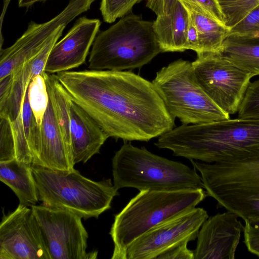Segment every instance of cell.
Wrapping results in <instances>:
<instances>
[{"label":"cell","mask_w":259,"mask_h":259,"mask_svg":"<svg viewBox=\"0 0 259 259\" xmlns=\"http://www.w3.org/2000/svg\"><path fill=\"white\" fill-rule=\"evenodd\" d=\"M22 116L25 137L32 155V163L39 147L40 127L31 109L28 96V89L23 101Z\"/></svg>","instance_id":"25"},{"label":"cell","mask_w":259,"mask_h":259,"mask_svg":"<svg viewBox=\"0 0 259 259\" xmlns=\"http://www.w3.org/2000/svg\"><path fill=\"white\" fill-rule=\"evenodd\" d=\"M0 180L13 191L19 204L31 206L39 200L32 164L21 162L16 159L0 161Z\"/></svg>","instance_id":"19"},{"label":"cell","mask_w":259,"mask_h":259,"mask_svg":"<svg viewBox=\"0 0 259 259\" xmlns=\"http://www.w3.org/2000/svg\"><path fill=\"white\" fill-rule=\"evenodd\" d=\"M227 210L203 223L197 235L194 259H234L244 226Z\"/></svg>","instance_id":"14"},{"label":"cell","mask_w":259,"mask_h":259,"mask_svg":"<svg viewBox=\"0 0 259 259\" xmlns=\"http://www.w3.org/2000/svg\"><path fill=\"white\" fill-rule=\"evenodd\" d=\"M162 50L153 22L130 13L97 35L88 61L89 69L124 71L140 68Z\"/></svg>","instance_id":"5"},{"label":"cell","mask_w":259,"mask_h":259,"mask_svg":"<svg viewBox=\"0 0 259 259\" xmlns=\"http://www.w3.org/2000/svg\"><path fill=\"white\" fill-rule=\"evenodd\" d=\"M0 259H51L32 210L19 204L0 225Z\"/></svg>","instance_id":"13"},{"label":"cell","mask_w":259,"mask_h":259,"mask_svg":"<svg viewBox=\"0 0 259 259\" xmlns=\"http://www.w3.org/2000/svg\"><path fill=\"white\" fill-rule=\"evenodd\" d=\"M155 145L175 156L206 163L258 157L259 118L182 124L159 136Z\"/></svg>","instance_id":"2"},{"label":"cell","mask_w":259,"mask_h":259,"mask_svg":"<svg viewBox=\"0 0 259 259\" xmlns=\"http://www.w3.org/2000/svg\"><path fill=\"white\" fill-rule=\"evenodd\" d=\"M203 189L140 191L114 217L112 259H125L128 246L156 226L187 212L207 196Z\"/></svg>","instance_id":"3"},{"label":"cell","mask_w":259,"mask_h":259,"mask_svg":"<svg viewBox=\"0 0 259 259\" xmlns=\"http://www.w3.org/2000/svg\"><path fill=\"white\" fill-rule=\"evenodd\" d=\"M152 82L170 115L182 124H201L230 118L200 86L189 61L179 59L163 67Z\"/></svg>","instance_id":"8"},{"label":"cell","mask_w":259,"mask_h":259,"mask_svg":"<svg viewBox=\"0 0 259 259\" xmlns=\"http://www.w3.org/2000/svg\"><path fill=\"white\" fill-rule=\"evenodd\" d=\"M189 19V12L180 0L177 1L169 14L157 16L153 27L162 52L188 50Z\"/></svg>","instance_id":"18"},{"label":"cell","mask_w":259,"mask_h":259,"mask_svg":"<svg viewBox=\"0 0 259 259\" xmlns=\"http://www.w3.org/2000/svg\"><path fill=\"white\" fill-rule=\"evenodd\" d=\"M70 134L74 164L85 163L100 152L109 138L96 121L72 101L70 105Z\"/></svg>","instance_id":"17"},{"label":"cell","mask_w":259,"mask_h":259,"mask_svg":"<svg viewBox=\"0 0 259 259\" xmlns=\"http://www.w3.org/2000/svg\"><path fill=\"white\" fill-rule=\"evenodd\" d=\"M229 29L244 18L259 5V0H217Z\"/></svg>","instance_id":"24"},{"label":"cell","mask_w":259,"mask_h":259,"mask_svg":"<svg viewBox=\"0 0 259 259\" xmlns=\"http://www.w3.org/2000/svg\"><path fill=\"white\" fill-rule=\"evenodd\" d=\"M177 0H147L146 6L157 16L169 14Z\"/></svg>","instance_id":"33"},{"label":"cell","mask_w":259,"mask_h":259,"mask_svg":"<svg viewBox=\"0 0 259 259\" xmlns=\"http://www.w3.org/2000/svg\"><path fill=\"white\" fill-rule=\"evenodd\" d=\"M40 127L39 147L32 164L54 170L74 169L72 149L62 134L50 99Z\"/></svg>","instance_id":"16"},{"label":"cell","mask_w":259,"mask_h":259,"mask_svg":"<svg viewBox=\"0 0 259 259\" xmlns=\"http://www.w3.org/2000/svg\"><path fill=\"white\" fill-rule=\"evenodd\" d=\"M192 64L198 83L211 101L229 115L238 112L254 76L219 53L197 54Z\"/></svg>","instance_id":"9"},{"label":"cell","mask_w":259,"mask_h":259,"mask_svg":"<svg viewBox=\"0 0 259 259\" xmlns=\"http://www.w3.org/2000/svg\"><path fill=\"white\" fill-rule=\"evenodd\" d=\"M101 24L98 19L79 18L66 35L53 46L45 72L58 73L69 71L83 64L98 33Z\"/></svg>","instance_id":"15"},{"label":"cell","mask_w":259,"mask_h":259,"mask_svg":"<svg viewBox=\"0 0 259 259\" xmlns=\"http://www.w3.org/2000/svg\"><path fill=\"white\" fill-rule=\"evenodd\" d=\"M32 58L14 71V81L6 97L0 102V117L15 121L22 114L24 97L31 81Z\"/></svg>","instance_id":"21"},{"label":"cell","mask_w":259,"mask_h":259,"mask_svg":"<svg viewBox=\"0 0 259 259\" xmlns=\"http://www.w3.org/2000/svg\"><path fill=\"white\" fill-rule=\"evenodd\" d=\"M208 218L205 209L195 207L156 226L128 246L125 259H155L175 245L195 240Z\"/></svg>","instance_id":"12"},{"label":"cell","mask_w":259,"mask_h":259,"mask_svg":"<svg viewBox=\"0 0 259 259\" xmlns=\"http://www.w3.org/2000/svg\"><path fill=\"white\" fill-rule=\"evenodd\" d=\"M94 1L70 0L60 14L49 21L41 24L31 21L24 34L12 46L0 50V79L35 56L60 26H66L88 11Z\"/></svg>","instance_id":"11"},{"label":"cell","mask_w":259,"mask_h":259,"mask_svg":"<svg viewBox=\"0 0 259 259\" xmlns=\"http://www.w3.org/2000/svg\"><path fill=\"white\" fill-rule=\"evenodd\" d=\"M10 1L11 0H5L4 1V6H3V11H2V13L1 14V19H0V21H1V23H0V24H1V39H0V41H1V47H0V50H2V46H3V42H4V39H3V35H2V25H3V20H4V16L5 15V14H6V12L7 11V8L9 6V4L10 2Z\"/></svg>","instance_id":"35"},{"label":"cell","mask_w":259,"mask_h":259,"mask_svg":"<svg viewBox=\"0 0 259 259\" xmlns=\"http://www.w3.org/2000/svg\"><path fill=\"white\" fill-rule=\"evenodd\" d=\"M14 159H16V154L11 121L0 117V161Z\"/></svg>","instance_id":"29"},{"label":"cell","mask_w":259,"mask_h":259,"mask_svg":"<svg viewBox=\"0 0 259 259\" xmlns=\"http://www.w3.org/2000/svg\"><path fill=\"white\" fill-rule=\"evenodd\" d=\"M229 34L249 37L259 36V5L231 28Z\"/></svg>","instance_id":"30"},{"label":"cell","mask_w":259,"mask_h":259,"mask_svg":"<svg viewBox=\"0 0 259 259\" xmlns=\"http://www.w3.org/2000/svg\"><path fill=\"white\" fill-rule=\"evenodd\" d=\"M238 117L259 118V79L249 83L238 109Z\"/></svg>","instance_id":"27"},{"label":"cell","mask_w":259,"mask_h":259,"mask_svg":"<svg viewBox=\"0 0 259 259\" xmlns=\"http://www.w3.org/2000/svg\"><path fill=\"white\" fill-rule=\"evenodd\" d=\"M188 12L198 32L199 52L197 54L220 53L230 29L225 25L203 15L193 11Z\"/></svg>","instance_id":"22"},{"label":"cell","mask_w":259,"mask_h":259,"mask_svg":"<svg viewBox=\"0 0 259 259\" xmlns=\"http://www.w3.org/2000/svg\"><path fill=\"white\" fill-rule=\"evenodd\" d=\"M219 53L253 76L259 75V36L229 34Z\"/></svg>","instance_id":"20"},{"label":"cell","mask_w":259,"mask_h":259,"mask_svg":"<svg viewBox=\"0 0 259 259\" xmlns=\"http://www.w3.org/2000/svg\"><path fill=\"white\" fill-rule=\"evenodd\" d=\"M207 195L245 220L259 217V157L233 162L191 160Z\"/></svg>","instance_id":"7"},{"label":"cell","mask_w":259,"mask_h":259,"mask_svg":"<svg viewBox=\"0 0 259 259\" xmlns=\"http://www.w3.org/2000/svg\"><path fill=\"white\" fill-rule=\"evenodd\" d=\"M113 184L118 190L175 191L203 189L196 169L125 142L112 159Z\"/></svg>","instance_id":"4"},{"label":"cell","mask_w":259,"mask_h":259,"mask_svg":"<svg viewBox=\"0 0 259 259\" xmlns=\"http://www.w3.org/2000/svg\"><path fill=\"white\" fill-rule=\"evenodd\" d=\"M32 169L42 205L68 210L84 219L98 218L110 208L119 194L110 179L94 181L75 169L54 170L33 164Z\"/></svg>","instance_id":"6"},{"label":"cell","mask_w":259,"mask_h":259,"mask_svg":"<svg viewBox=\"0 0 259 259\" xmlns=\"http://www.w3.org/2000/svg\"><path fill=\"white\" fill-rule=\"evenodd\" d=\"M51 259H95L98 251L87 252L88 232L81 218L66 210L31 206Z\"/></svg>","instance_id":"10"},{"label":"cell","mask_w":259,"mask_h":259,"mask_svg":"<svg viewBox=\"0 0 259 259\" xmlns=\"http://www.w3.org/2000/svg\"><path fill=\"white\" fill-rule=\"evenodd\" d=\"M244 243L250 253L259 257V217L244 220Z\"/></svg>","instance_id":"31"},{"label":"cell","mask_w":259,"mask_h":259,"mask_svg":"<svg viewBox=\"0 0 259 259\" xmlns=\"http://www.w3.org/2000/svg\"><path fill=\"white\" fill-rule=\"evenodd\" d=\"M180 1L187 10L200 14L225 25L224 16L217 0Z\"/></svg>","instance_id":"28"},{"label":"cell","mask_w":259,"mask_h":259,"mask_svg":"<svg viewBox=\"0 0 259 259\" xmlns=\"http://www.w3.org/2000/svg\"><path fill=\"white\" fill-rule=\"evenodd\" d=\"M56 76L109 138L147 142L175 126L153 83L133 72L69 70Z\"/></svg>","instance_id":"1"},{"label":"cell","mask_w":259,"mask_h":259,"mask_svg":"<svg viewBox=\"0 0 259 259\" xmlns=\"http://www.w3.org/2000/svg\"><path fill=\"white\" fill-rule=\"evenodd\" d=\"M187 41L188 50H193L195 51L196 54L199 52L197 30L190 15L187 30Z\"/></svg>","instance_id":"34"},{"label":"cell","mask_w":259,"mask_h":259,"mask_svg":"<svg viewBox=\"0 0 259 259\" xmlns=\"http://www.w3.org/2000/svg\"><path fill=\"white\" fill-rule=\"evenodd\" d=\"M142 0H102L100 10L104 21L111 23L131 13L133 7Z\"/></svg>","instance_id":"26"},{"label":"cell","mask_w":259,"mask_h":259,"mask_svg":"<svg viewBox=\"0 0 259 259\" xmlns=\"http://www.w3.org/2000/svg\"><path fill=\"white\" fill-rule=\"evenodd\" d=\"M29 104L38 125H40L47 110L49 97L42 75H38L30 82L28 88Z\"/></svg>","instance_id":"23"},{"label":"cell","mask_w":259,"mask_h":259,"mask_svg":"<svg viewBox=\"0 0 259 259\" xmlns=\"http://www.w3.org/2000/svg\"><path fill=\"white\" fill-rule=\"evenodd\" d=\"M189 242L175 245L159 254L155 259H194V252L188 247Z\"/></svg>","instance_id":"32"},{"label":"cell","mask_w":259,"mask_h":259,"mask_svg":"<svg viewBox=\"0 0 259 259\" xmlns=\"http://www.w3.org/2000/svg\"><path fill=\"white\" fill-rule=\"evenodd\" d=\"M46 0H18V6L19 7H28L34 3Z\"/></svg>","instance_id":"36"}]
</instances>
